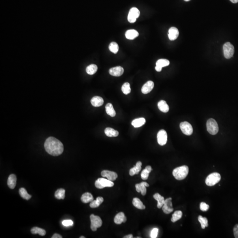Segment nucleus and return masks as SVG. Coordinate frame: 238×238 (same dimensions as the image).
Listing matches in <instances>:
<instances>
[{"mask_svg": "<svg viewBox=\"0 0 238 238\" xmlns=\"http://www.w3.org/2000/svg\"><path fill=\"white\" fill-rule=\"evenodd\" d=\"M46 151L53 156H58L63 152V146L62 143L53 137L47 138L44 143Z\"/></svg>", "mask_w": 238, "mask_h": 238, "instance_id": "obj_1", "label": "nucleus"}, {"mask_svg": "<svg viewBox=\"0 0 238 238\" xmlns=\"http://www.w3.org/2000/svg\"><path fill=\"white\" fill-rule=\"evenodd\" d=\"M189 173V168L186 165L180 166L174 169L173 176L177 180H181L186 178Z\"/></svg>", "mask_w": 238, "mask_h": 238, "instance_id": "obj_2", "label": "nucleus"}, {"mask_svg": "<svg viewBox=\"0 0 238 238\" xmlns=\"http://www.w3.org/2000/svg\"><path fill=\"white\" fill-rule=\"evenodd\" d=\"M221 176L219 173H213L209 175L205 179V183L209 187L214 186L220 182Z\"/></svg>", "mask_w": 238, "mask_h": 238, "instance_id": "obj_3", "label": "nucleus"}, {"mask_svg": "<svg viewBox=\"0 0 238 238\" xmlns=\"http://www.w3.org/2000/svg\"><path fill=\"white\" fill-rule=\"evenodd\" d=\"M207 130L212 135H215L219 131L218 123L213 119L210 118L208 120L206 123Z\"/></svg>", "mask_w": 238, "mask_h": 238, "instance_id": "obj_4", "label": "nucleus"}, {"mask_svg": "<svg viewBox=\"0 0 238 238\" xmlns=\"http://www.w3.org/2000/svg\"><path fill=\"white\" fill-rule=\"evenodd\" d=\"M91 219V228L93 232L96 231L98 228H100L102 224V221L100 217L91 214L90 216Z\"/></svg>", "mask_w": 238, "mask_h": 238, "instance_id": "obj_5", "label": "nucleus"}, {"mask_svg": "<svg viewBox=\"0 0 238 238\" xmlns=\"http://www.w3.org/2000/svg\"><path fill=\"white\" fill-rule=\"evenodd\" d=\"M224 54L226 59H230L234 53V47L230 42H227L224 45Z\"/></svg>", "mask_w": 238, "mask_h": 238, "instance_id": "obj_6", "label": "nucleus"}, {"mask_svg": "<svg viewBox=\"0 0 238 238\" xmlns=\"http://www.w3.org/2000/svg\"><path fill=\"white\" fill-rule=\"evenodd\" d=\"M95 187L97 188L102 189L106 187H112L114 183L112 181L104 178H99L95 181Z\"/></svg>", "mask_w": 238, "mask_h": 238, "instance_id": "obj_7", "label": "nucleus"}, {"mask_svg": "<svg viewBox=\"0 0 238 238\" xmlns=\"http://www.w3.org/2000/svg\"><path fill=\"white\" fill-rule=\"evenodd\" d=\"M140 16V11L136 8H132L129 11L128 16V20L130 23H134L136 21V19Z\"/></svg>", "mask_w": 238, "mask_h": 238, "instance_id": "obj_8", "label": "nucleus"}, {"mask_svg": "<svg viewBox=\"0 0 238 238\" xmlns=\"http://www.w3.org/2000/svg\"><path fill=\"white\" fill-rule=\"evenodd\" d=\"M180 128L182 132L187 136H190L193 133V129L192 125L188 122H183L180 123Z\"/></svg>", "mask_w": 238, "mask_h": 238, "instance_id": "obj_9", "label": "nucleus"}, {"mask_svg": "<svg viewBox=\"0 0 238 238\" xmlns=\"http://www.w3.org/2000/svg\"><path fill=\"white\" fill-rule=\"evenodd\" d=\"M167 134L164 130H161L157 134V139L158 144L161 146L165 145L167 142Z\"/></svg>", "mask_w": 238, "mask_h": 238, "instance_id": "obj_10", "label": "nucleus"}, {"mask_svg": "<svg viewBox=\"0 0 238 238\" xmlns=\"http://www.w3.org/2000/svg\"><path fill=\"white\" fill-rule=\"evenodd\" d=\"M172 200L171 198H168L164 200V204L162 206V210L164 213L168 214L173 211Z\"/></svg>", "mask_w": 238, "mask_h": 238, "instance_id": "obj_11", "label": "nucleus"}, {"mask_svg": "<svg viewBox=\"0 0 238 238\" xmlns=\"http://www.w3.org/2000/svg\"><path fill=\"white\" fill-rule=\"evenodd\" d=\"M101 175L103 177H106L110 181H114L117 178V174L116 173L108 170H104L101 173Z\"/></svg>", "mask_w": 238, "mask_h": 238, "instance_id": "obj_12", "label": "nucleus"}, {"mask_svg": "<svg viewBox=\"0 0 238 238\" xmlns=\"http://www.w3.org/2000/svg\"><path fill=\"white\" fill-rule=\"evenodd\" d=\"M124 72V69L121 66H117L110 68L109 73L113 76L119 77L121 76Z\"/></svg>", "mask_w": 238, "mask_h": 238, "instance_id": "obj_13", "label": "nucleus"}, {"mask_svg": "<svg viewBox=\"0 0 238 238\" xmlns=\"http://www.w3.org/2000/svg\"><path fill=\"white\" fill-rule=\"evenodd\" d=\"M154 83L152 81L147 82L142 88V92L143 94L149 93L154 87Z\"/></svg>", "mask_w": 238, "mask_h": 238, "instance_id": "obj_14", "label": "nucleus"}, {"mask_svg": "<svg viewBox=\"0 0 238 238\" xmlns=\"http://www.w3.org/2000/svg\"><path fill=\"white\" fill-rule=\"evenodd\" d=\"M149 187L148 183L146 182H143L141 183H138L136 185V190L138 192H141L142 195H145L147 193L146 187Z\"/></svg>", "mask_w": 238, "mask_h": 238, "instance_id": "obj_15", "label": "nucleus"}, {"mask_svg": "<svg viewBox=\"0 0 238 238\" xmlns=\"http://www.w3.org/2000/svg\"><path fill=\"white\" fill-rule=\"evenodd\" d=\"M179 35V32L177 28L172 27L168 30V38L171 41H174L177 39Z\"/></svg>", "mask_w": 238, "mask_h": 238, "instance_id": "obj_16", "label": "nucleus"}, {"mask_svg": "<svg viewBox=\"0 0 238 238\" xmlns=\"http://www.w3.org/2000/svg\"><path fill=\"white\" fill-rule=\"evenodd\" d=\"M127 220V218L125 217L124 213L120 212L115 216L114 221L115 223L117 224H120L123 222H125Z\"/></svg>", "mask_w": 238, "mask_h": 238, "instance_id": "obj_17", "label": "nucleus"}, {"mask_svg": "<svg viewBox=\"0 0 238 238\" xmlns=\"http://www.w3.org/2000/svg\"><path fill=\"white\" fill-rule=\"evenodd\" d=\"M91 103L93 106L96 107H100L102 106L104 103V100L100 97L95 96L91 100Z\"/></svg>", "mask_w": 238, "mask_h": 238, "instance_id": "obj_18", "label": "nucleus"}, {"mask_svg": "<svg viewBox=\"0 0 238 238\" xmlns=\"http://www.w3.org/2000/svg\"><path fill=\"white\" fill-rule=\"evenodd\" d=\"M139 34L138 32L134 29L128 30L125 33V36L127 39L133 40L138 36Z\"/></svg>", "mask_w": 238, "mask_h": 238, "instance_id": "obj_19", "label": "nucleus"}, {"mask_svg": "<svg viewBox=\"0 0 238 238\" xmlns=\"http://www.w3.org/2000/svg\"><path fill=\"white\" fill-rule=\"evenodd\" d=\"M8 185L10 188L13 189L15 188L16 184V177L14 174H11L9 176L8 179Z\"/></svg>", "mask_w": 238, "mask_h": 238, "instance_id": "obj_20", "label": "nucleus"}, {"mask_svg": "<svg viewBox=\"0 0 238 238\" xmlns=\"http://www.w3.org/2000/svg\"><path fill=\"white\" fill-rule=\"evenodd\" d=\"M142 165V163L141 162H137L136 166L130 169V171H129V174H130V176H133L134 175L138 174L139 172L141 171Z\"/></svg>", "mask_w": 238, "mask_h": 238, "instance_id": "obj_21", "label": "nucleus"}, {"mask_svg": "<svg viewBox=\"0 0 238 238\" xmlns=\"http://www.w3.org/2000/svg\"><path fill=\"white\" fill-rule=\"evenodd\" d=\"M158 106L159 110L162 112L167 113L169 111V106L165 101L161 100L158 103Z\"/></svg>", "mask_w": 238, "mask_h": 238, "instance_id": "obj_22", "label": "nucleus"}, {"mask_svg": "<svg viewBox=\"0 0 238 238\" xmlns=\"http://www.w3.org/2000/svg\"><path fill=\"white\" fill-rule=\"evenodd\" d=\"M153 198L158 202L157 207L158 208L160 209L162 207L164 202V198L163 196L160 195L159 194L156 193L153 196Z\"/></svg>", "mask_w": 238, "mask_h": 238, "instance_id": "obj_23", "label": "nucleus"}, {"mask_svg": "<svg viewBox=\"0 0 238 238\" xmlns=\"http://www.w3.org/2000/svg\"><path fill=\"white\" fill-rule=\"evenodd\" d=\"M146 123V120L144 118H139L136 119L132 121V125L134 126V128H139L141 127L143 125H144Z\"/></svg>", "mask_w": 238, "mask_h": 238, "instance_id": "obj_24", "label": "nucleus"}, {"mask_svg": "<svg viewBox=\"0 0 238 238\" xmlns=\"http://www.w3.org/2000/svg\"><path fill=\"white\" fill-rule=\"evenodd\" d=\"M81 200L83 203H90L93 200V196L90 193L86 192L83 194L81 198Z\"/></svg>", "mask_w": 238, "mask_h": 238, "instance_id": "obj_25", "label": "nucleus"}, {"mask_svg": "<svg viewBox=\"0 0 238 238\" xmlns=\"http://www.w3.org/2000/svg\"><path fill=\"white\" fill-rule=\"evenodd\" d=\"M105 133L107 136L109 137H115L119 135V132L113 128H107L105 130Z\"/></svg>", "mask_w": 238, "mask_h": 238, "instance_id": "obj_26", "label": "nucleus"}, {"mask_svg": "<svg viewBox=\"0 0 238 238\" xmlns=\"http://www.w3.org/2000/svg\"><path fill=\"white\" fill-rule=\"evenodd\" d=\"M132 204L134 206H135L138 209H144L146 208L145 205L138 198H134L133 199Z\"/></svg>", "mask_w": 238, "mask_h": 238, "instance_id": "obj_27", "label": "nucleus"}, {"mask_svg": "<svg viewBox=\"0 0 238 238\" xmlns=\"http://www.w3.org/2000/svg\"><path fill=\"white\" fill-rule=\"evenodd\" d=\"M104 201L103 198L102 197H98L97 198L96 200H93L91 202L90 204V207L92 208H95L98 207V206Z\"/></svg>", "mask_w": 238, "mask_h": 238, "instance_id": "obj_28", "label": "nucleus"}, {"mask_svg": "<svg viewBox=\"0 0 238 238\" xmlns=\"http://www.w3.org/2000/svg\"><path fill=\"white\" fill-rule=\"evenodd\" d=\"M106 110L107 114L112 117L116 116V112L113 108V106L111 103H108L106 106Z\"/></svg>", "mask_w": 238, "mask_h": 238, "instance_id": "obj_29", "label": "nucleus"}, {"mask_svg": "<svg viewBox=\"0 0 238 238\" xmlns=\"http://www.w3.org/2000/svg\"><path fill=\"white\" fill-rule=\"evenodd\" d=\"M31 233L33 234H38L41 236H44L46 234L45 230L38 227H34L31 229Z\"/></svg>", "mask_w": 238, "mask_h": 238, "instance_id": "obj_30", "label": "nucleus"}, {"mask_svg": "<svg viewBox=\"0 0 238 238\" xmlns=\"http://www.w3.org/2000/svg\"><path fill=\"white\" fill-rule=\"evenodd\" d=\"M98 70V67L96 65L92 64L86 68V72L87 73L90 75H93L97 72Z\"/></svg>", "mask_w": 238, "mask_h": 238, "instance_id": "obj_31", "label": "nucleus"}, {"mask_svg": "<svg viewBox=\"0 0 238 238\" xmlns=\"http://www.w3.org/2000/svg\"><path fill=\"white\" fill-rule=\"evenodd\" d=\"M19 194L21 197L27 200H29L31 198V196L27 192L26 190L24 188H21L19 190Z\"/></svg>", "mask_w": 238, "mask_h": 238, "instance_id": "obj_32", "label": "nucleus"}, {"mask_svg": "<svg viewBox=\"0 0 238 238\" xmlns=\"http://www.w3.org/2000/svg\"><path fill=\"white\" fill-rule=\"evenodd\" d=\"M65 190L63 188L57 190L55 193V198L58 199H63L65 198Z\"/></svg>", "mask_w": 238, "mask_h": 238, "instance_id": "obj_33", "label": "nucleus"}, {"mask_svg": "<svg viewBox=\"0 0 238 238\" xmlns=\"http://www.w3.org/2000/svg\"><path fill=\"white\" fill-rule=\"evenodd\" d=\"M182 215H183V213H182V211H179V210L175 211L172 215L171 221L173 223L176 222V221H178L181 218Z\"/></svg>", "mask_w": 238, "mask_h": 238, "instance_id": "obj_34", "label": "nucleus"}, {"mask_svg": "<svg viewBox=\"0 0 238 238\" xmlns=\"http://www.w3.org/2000/svg\"><path fill=\"white\" fill-rule=\"evenodd\" d=\"M170 64V62L167 59H162L158 60L156 62V66L162 68L167 66Z\"/></svg>", "mask_w": 238, "mask_h": 238, "instance_id": "obj_35", "label": "nucleus"}, {"mask_svg": "<svg viewBox=\"0 0 238 238\" xmlns=\"http://www.w3.org/2000/svg\"><path fill=\"white\" fill-rule=\"evenodd\" d=\"M198 220L201 224V227L203 229L205 228V227L208 226V221L206 218H203L200 215L198 217Z\"/></svg>", "mask_w": 238, "mask_h": 238, "instance_id": "obj_36", "label": "nucleus"}, {"mask_svg": "<svg viewBox=\"0 0 238 238\" xmlns=\"http://www.w3.org/2000/svg\"><path fill=\"white\" fill-rule=\"evenodd\" d=\"M108 48H109V50L111 52L115 54L117 53L119 50L118 45L117 43H116V42H111L109 45Z\"/></svg>", "mask_w": 238, "mask_h": 238, "instance_id": "obj_37", "label": "nucleus"}, {"mask_svg": "<svg viewBox=\"0 0 238 238\" xmlns=\"http://www.w3.org/2000/svg\"><path fill=\"white\" fill-rule=\"evenodd\" d=\"M122 91L124 94H128L131 92V89L130 84L128 83H125L122 87Z\"/></svg>", "mask_w": 238, "mask_h": 238, "instance_id": "obj_38", "label": "nucleus"}, {"mask_svg": "<svg viewBox=\"0 0 238 238\" xmlns=\"http://www.w3.org/2000/svg\"><path fill=\"white\" fill-rule=\"evenodd\" d=\"M149 172H148L147 169H143L141 173V177L143 180H147L148 178L149 175Z\"/></svg>", "mask_w": 238, "mask_h": 238, "instance_id": "obj_39", "label": "nucleus"}, {"mask_svg": "<svg viewBox=\"0 0 238 238\" xmlns=\"http://www.w3.org/2000/svg\"><path fill=\"white\" fill-rule=\"evenodd\" d=\"M209 205L205 203L202 202V203H200V209L202 211L205 212V211H208L209 209Z\"/></svg>", "mask_w": 238, "mask_h": 238, "instance_id": "obj_40", "label": "nucleus"}, {"mask_svg": "<svg viewBox=\"0 0 238 238\" xmlns=\"http://www.w3.org/2000/svg\"><path fill=\"white\" fill-rule=\"evenodd\" d=\"M158 233V229L157 228H154L153 229L150 234V237L152 238H157Z\"/></svg>", "mask_w": 238, "mask_h": 238, "instance_id": "obj_41", "label": "nucleus"}, {"mask_svg": "<svg viewBox=\"0 0 238 238\" xmlns=\"http://www.w3.org/2000/svg\"><path fill=\"white\" fill-rule=\"evenodd\" d=\"M62 224L63 226L68 227V226H71L73 225V222L71 220H63Z\"/></svg>", "mask_w": 238, "mask_h": 238, "instance_id": "obj_42", "label": "nucleus"}, {"mask_svg": "<svg viewBox=\"0 0 238 238\" xmlns=\"http://www.w3.org/2000/svg\"><path fill=\"white\" fill-rule=\"evenodd\" d=\"M234 235L235 238H238V224L235 226L233 229Z\"/></svg>", "mask_w": 238, "mask_h": 238, "instance_id": "obj_43", "label": "nucleus"}, {"mask_svg": "<svg viewBox=\"0 0 238 238\" xmlns=\"http://www.w3.org/2000/svg\"><path fill=\"white\" fill-rule=\"evenodd\" d=\"M62 236L58 234L55 233L53 235L52 238H62Z\"/></svg>", "mask_w": 238, "mask_h": 238, "instance_id": "obj_44", "label": "nucleus"}, {"mask_svg": "<svg viewBox=\"0 0 238 238\" xmlns=\"http://www.w3.org/2000/svg\"><path fill=\"white\" fill-rule=\"evenodd\" d=\"M146 169L147 170L148 172H149V173L151 172L152 171V168L150 166H147V167H146Z\"/></svg>", "mask_w": 238, "mask_h": 238, "instance_id": "obj_45", "label": "nucleus"}, {"mask_svg": "<svg viewBox=\"0 0 238 238\" xmlns=\"http://www.w3.org/2000/svg\"><path fill=\"white\" fill-rule=\"evenodd\" d=\"M155 69H156V70L157 71V72H161V71H162V68L156 66V67H155Z\"/></svg>", "mask_w": 238, "mask_h": 238, "instance_id": "obj_46", "label": "nucleus"}, {"mask_svg": "<svg viewBox=\"0 0 238 238\" xmlns=\"http://www.w3.org/2000/svg\"><path fill=\"white\" fill-rule=\"evenodd\" d=\"M133 237V236L132 235V234H129L128 235H126V236H124L123 237L124 238H132Z\"/></svg>", "mask_w": 238, "mask_h": 238, "instance_id": "obj_47", "label": "nucleus"}, {"mask_svg": "<svg viewBox=\"0 0 238 238\" xmlns=\"http://www.w3.org/2000/svg\"><path fill=\"white\" fill-rule=\"evenodd\" d=\"M232 3H237L238 2V0H230Z\"/></svg>", "mask_w": 238, "mask_h": 238, "instance_id": "obj_48", "label": "nucleus"}, {"mask_svg": "<svg viewBox=\"0 0 238 238\" xmlns=\"http://www.w3.org/2000/svg\"><path fill=\"white\" fill-rule=\"evenodd\" d=\"M85 238V237H84V236H81V237H80V238Z\"/></svg>", "mask_w": 238, "mask_h": 238, "instance_id": "obj_49", "label": "nucleus"}, {"mask_svg": "<svg viewBox=\"0 0 238 238\" xmlns=\"http://www.w3.org/2000/svg\"><path fill=\"white\" fill-rule=\"evenodd\" d=\"M184 1H190V0H184Z\"/></svg>", "mask_w": 238, "mask_h": 238, "instance_id": "obj_50", "label": "nucleus"}]
</instances>
